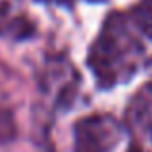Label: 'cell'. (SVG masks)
<instances>
[{
    "instance_id": "cell-1",
    "label": "cell",
    "mask_w": 152,
    "mask_h": 152,
    "mask_svg": "<svg viewBox=\"0 0 152 152\" xmlns=\"http://www.w3.org/2000/svg\"><path fill=\"white\" fill-rule=\"evenodd\" d=\"M87 64L104 91L137 75L145 64V46L135 37L127 15L118 12L108 15L100 35L89 50Z\"/></svg>"
},
{
    "instance_id": "cell-2",
    "label": "cell",
    "mask_w": 152,
    "mask_h": 152,
    "mask_svg": "<svg viewBox=\"0 0 152 152\" xmlns=\"http://www.w3.org/2000/svg\"><path fill=\"white\" fill-rule=\"evenodd\" d=\"M119 141V125L112 115H89L75 125V152H110Z\"/></svg>"
},
{
    "instance_id": "cell-3",
    "label": "cell",
    "mask_w": 152,
    "mask_h": 152,
    "mask_svg": "<svg viewBox=\"0 0 152 152\" xmlns=\"http://www.w3.org/2000/svg\"><path fill=\"white\" fill-rule=\"evenodd\" d=\"M131 112H133V118L137 119V123L152 139V83L142 87V91L137 94V98H133Z\"/></svg>"
},
{
    "instance_id": "cell-4",
    "label": "cell",
    "mask_w": 152,
    "mask_h": 152,
    "mask_svg": "<svg viewBox=\"0 0 152 152\" xmlns=\"http://www.w3.org/2000/svg\"><path fill=\"white\" fill-rule=\"evenodd\" d=\"M127 18L135 23L139 31L152 39V0H139L133 8H131Z\"/></svg>"
},
{
    "instance_id": "cell-5",
    "label": "cell",
    "mask_w": 152,
    "mask_h": 152,
    "mask_svg": "<svg viewBox=\"0 0 152 152\" xmlns=\"http://www.w3.org/2000/svg\"><path fill=\"white\" fill-rule=\"evenodd\" d=\"M56 2H66V0H56Z\"/></svg>"
},
{
    "instance_id": "cell-6",
    "label": "cell",
    "mask_w": 152,
    "mask_h": 152,
    "mask_svg": "<svg viewBox=\"0 0 152 152\" xmlns=\"http://www.w3.org/2000/svg\"><path fill=\"white\" fill-rule=\"evenodd\" d=\"M96 2H98V0H96Z\"/></svg>"
}]
</instances>
